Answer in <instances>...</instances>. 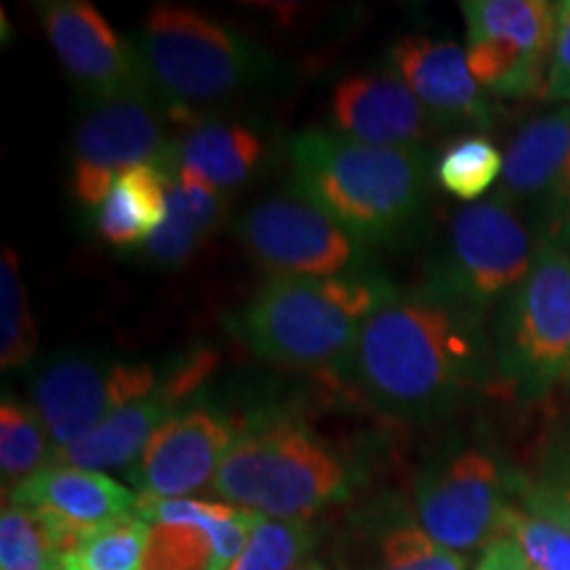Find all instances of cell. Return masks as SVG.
Returning a JSON list of instances; mask_svg holds the SVG:
<instances>
[{
	"instance_id": "7a4b0ae2",
	"label": "cell",
	"mask_w": 570,
	"mask_h": 570,
	"mask_svg": "<svg viewBox=\"0 0 570 570\" xmlns=\"http://www.w3.org/2000/svg\"><path fill=\"white\" fill-rule=\"evenodd\" d=\"M288 154L298 194L362 244L402 235L425 204L428 156L417 146H370L309 127Z\"/></svg>"
},
{
	"instance_id": "ba28073f",
	"label": "cell",
	"mask_w": 570,
	"mask_h": 570,
	"mask_svg": "<svg viewBox=\"0 0 570 570\" xmlns=\"http://www.w3.org/2000/svg\"><path fill=\"white\" fill-rule=\"evenodd\" d=\"M468 67L494 96L544 92L550 71L558 3L544 0H465Z\"/></svg>"
},
{
	"instance_id": "8992f818",
	"label": "cell",
	"mask_w": 570,
	"mask_h": 570,
	"mask_svg": "<svg viewBox=\"0 0 570 570\" xmlns=\"http://www.w3.org/2000/svg\"><path fill=\"white\" fill-rule=\"evenodd\" d=\"M494 370L523 402L570 381V252L539 246L531 273L499 304Z\"/></svg>"
},
{
	"instance_id": "7c38bea8",
	"label": "cell",
	"mask_w": 570,
	"mask_h": 570,
	"mask_svg": "<svg viewBox=\"0 0 570 570\" xmlns=\"http://www.w3.org/2000/svg\"><path fill=\"white\" fill-rule=\"evenodd\" d=\"M173 146L148 98L92 101L71 140V194L101 206L114 180L140 164H161Z\"/></svg>"
},
{
	"instance_id": "4fadbf2b",
	"label": "cell",
	"mask_w": 570,
	"mask_h": 570,
	"mask_svg": "<svg viewBox=\"0 0 570 570\" xmlns=\"http://www.w3.org/2000/svg\"><path fill=\"white\" fill-rule=\"evenodd\" d=\"M40 19L63 69L92 101L148 98L138 48L114 30L101 11L85 0H53L40 6Z\"/></svg>"
},
{
	"instance_id": "836d02e7",
	"label": "cell",
	"mask_w": 570,
	"mask_h": 570,
	"mask_svg": "<svg viewBox=\"0 0 570 570\" xmlns=\"http://www.w3.org/2000/svg\"><path fill=\"white\" fill-rule=\"evenodd\" d=\"M547 101H570V0L558 3V32L544 85Z\"/></svg>"
},
{
	"instance_id": "74e56055",
	"label": "cell",
	"mask_w": 570,
	"mask_h": 570,
	"mask_svg": "<svg viewBox=\"0 0 570 570\" xmlns=\"http://www.w3.org/2000/svg\"><path fill=\"white\" fill-rule=\"evenodd\" d=\"M59 570H63V568H59Z\"/></svg>"
},
{
	"instance_id": "8d00e7d4",
	"label": "cell",
	"mask_w": 570,
	"mask_h": 570,
	"mask_svg": "<svg viewBox=\"0 0 570 570\" xmlns=\"http://www.w3.org/2000/svg\"><path fill=\"white\" fill-rule=\"evenodd\" d=\"M568 386H570V381H568Z\"/></svg>"
},
{
	"instance_id": "30bf717a",
	"label": "cell",
	"mask_w": 570,
	"mask_h": 570,
	"mask_svg": "<svg viewBox=\"0 0 570 570\" xmlns=\"http://www.w3.org/2000/svg\"><path fill=\"white\" fill-rule=\"evenodd\" d=\"M246 254L275 277L362 273L365 248L304 196L262 198L235 223Z\"/></svg>"
},
{
	"instance_id": "3957f363",
	"label": "cell",
	"mask_w": 570,
	"mask_h": 570,
	"mask_svg": "<svg viewBox=\"0 0 570 570\" xmlns=\"http://www.w3.org/2000/svg\"><path fill=\"white\" fill-rule=\"evenodd\" d=\"M396 298L370 273L338 277H273L238 320V333L256 356L291 370L336 367L370 317Z\"/></svg>"
},
{
	"instance_id": "9c48e42d",
	"label": "cell",
	"mask_w": 570,
	"mask_h": 570,
	"mask_svg": "<svg viewBox=\"0 0 570 570\" xmlns=\"http://www.w3.org/2000/svg\"><path fill=\"white\" fill-rule=\"evenodd\" d=\"M510 489L515 475L504 473L494 454L458 449L420 475L415 487L417 525L446 550L468 554L487 550L502 537Z\"/></svg>"
},
{
	"instance_id": "d6a6232c",
	"label": "cell",
	"mask_w": 570,
	"mask_h": 570,
	"mask_svg": "<svg viewBox=\"0 0 570 570\" xmlns=\"http://www.w3.org/2000/svg\"><path fill=\"white\" fill-rule=\"evenodd\" d=\"M539 246H554L570 252V159L566 164L558 188L537 219Z\"/></svg>"
},
{
	"instance_id": "ffe728a7",
	"label": "cell",
	"mask_w": 570,
	"mask_h": 570,
	"mask_svg": "<svg viewBox=\"0 0 570 570\" xmlns=\"http://www.w3.org/2000/svg\"><path fill=\"white\" fill-rule=\"evenodd\" d=\"M262 159V140L254 130L235 122H198L173 146L169 173L209 185L217 194L238 188Z\"/></svg>"
},
{
	"instance_id": "2e32d148",
	"label": "cell",
	"mask_w": 570,
	"mask_h": 570,
	"mask_svg": "<svg viewBox=\"0 0 570 570\" xmlns=\"http://www.w3.org/2000/svg\"><path fill=\"white\" fill-rule=\"evenodd\" d=\"M391 63L431 119L446 125H489L491 104L458 42L410 35L394 46Z\"/></svg>"
},
{
	"instance_id": "f546056e",
	"label": "cell",
	"mask_w": 570,
	"mask_h": 570,
	"mask_svg": "<svg viewBox=\"0 0 570 570\" xmlns=\"http://www.w3.org/2000/svg\"><path fill=\"white\" fill-rule=\"evenodd\" d=\"M214 541L202 525L151 523L142 570H212Z\"/></svg>"
},
{
	"instance_id": "8fae6325",
	"label": "cell",
	"mask_w": 570,
	"mask_h": 570,
	"mask_svg": "<svg viewBox=\"0 0 570 570\" xmlns=\"http://www.w3.org/2000/svg\"><path fill=\"white\" fill-rule=\"evenodd\" d=\"M159 383L151 365L59 356L32 383V410L46 425L53 452L80 444L106 420L130 407Z\"/></svg>"
},
{
	"instance_id": "277c9868",
	"label": "cell",
	"mask_w": 570,
	"mask_h": 570,
	"mask_svg": "<svg viewBox=\"0 0 570 570\" xmlns=\"http://www.w3.org/2000/svg\"><path fill=\"white\" fill-rule=\"evenodd\" d=\"M219 502L277 520H309L348 494V470L296 420L254 417L214 475Z\"/></svg>"
},
{
	"instance_id": "9a60e30c",
	"label": "cell",
	"mask_w": 570,
	"mask_h": 570,
	"mask_svg": "<svg viewBox=\"0 0 570 570\" xmlns=\"http://www.w3.org/2000/svg\"><path fill=\"white\" fill-rule=\"evenodd\" d=\"M217 356L212 352H196L180 360L173 373L159 377L151 394H146L130 407L106 420L101 428L85 436L80 444L63 449L56 454V462L82 470H130L142 458L151 439L169 423L175 415H180L177 407L202 386L204 377L212 373Z\"/></svg>"
},
{
	"instance_id": "5bb4252c",
	"label": "cell",
	"mask_w": 570,
	"mask_h": 570,
	"mask_svg": "<svg viewBox=\"0 0 570 570\" xmlns=\"http://www.w3.org/2000/svg\"><path fill=\"white\" fill-rule=\"evenodd\" d=\"M235 425L223 412L190 407L161 428L142 458L127 470L135 494L156 499H190L212 489L214 475L233 446Z\"/></svg>"
},
{
	"instance_id": "d4e9b609",
	"label": "cell",
	"mask_w": 570,
	"mask_h": 570,
	"mask_svg": "<svg viewBox=\"0 0 570 570\" xmlns=\"http://www.w3.org/2000/svg\"><path fill=\"white\" fill-rule=\"evenodd\" d=\"M63 552L42 512L6 499L0 512V570H59Z\"/></svg>"
},
{
	"instance_id": "f1b7e54d",
	"label": "cell",
	"mask_w": 570,
	"mask_h": 570,
	"mask_svg": "<svg viewBox=\"0 0 570 570\" xmlns=\"http://www.w3.org/2000/svg\"><path fill=\"white\" fill-rule=\"evenodd\" d=\"M0 365L3 370L27 365L38 346V331L27 304L19 256L11 246L3 248L0 262Z\"/></svg>"
},
{
	"instance_id": "1f68e13d",
	"label": "cell",
	"mask_w": 570,
	"mask_h": 570,
	"mask_svg": "<svg viewBox=\"0 0 570 570\" xmlns=\"http://www.w3.org/2000/svg\"><path fill=\"white\" fill-rule=\"evenodd\" d=\"M502 537L518 541L537 570H570V533L550 520L510 504L502 520Z\"/></svg>"
},
{
	"instance_id": "cb8c5ba5",
	"label": "cell",
	"mask_w": 570,
	"mask_h": 570,
	"mask_svg": "<svg viewBox=\"0 0 570 570\" xmlns=\"http://www.w3.org/2000/svg\"><path fill=\"white\" fill-rule=\"evenodd\" d=\"M56 452L38 412L19 399L3 396L0 404V475L3 489L11 491L53 465Z\"/></svg>"
},
{
	"instance_id": "44dd1931",
	"label": "cell",
	"mask_w": 570,
	"mask_h": 570,
	"mask_svg": "<svg viewBox=\"0 0 570 570\" xmlns=\"http://www.w3.org/2000/svg\"><path fill=\"white\" fill-rule=\"evenodd\" d=\"M169 209V169L164 164H140L114 180L98 206L96 230L106 244L127 248L148 244Z\"/></svg>"
},
{
	"instance_id": "7402d4cb",
	"label": "cell",
	"mask_w": 570,
	"mask_h": 570,
	"mask_svg": "<svg viewBox=\"0 0 570 570\" xmlns=\"http://www.w3.org/2000/svg\"><path fill=\"white\" fill-rule=\"evenodd\" d=\"M223 194L198 180L169 173L167 219L148 238V256L159 265H185L196 254V248L217 230L223 223Z\"/></svg>"
},
{
	"instance_id": "e0dca14e",
	"label": "cell",
	"mask_w": 570,
	"mask_h": 570,
	"mask_svg": "<svg viewBox=\"0 0 570 570\" xmlns=\"http://www.w3.org/2000/svg\"><path fill=\"white\" fill-rule=\"evenodd\" d=\"M331 117L346 138L396 148L415 146L431 125L428 111L394 71L341 80L331 98Z\"/></svg>"
},
{
	"instance_id": "d590c367",
	"label": "cell",
	"mask_w": 570,
	"mask_h": 570,
	"mask_svg": "<svg viewBox=\"0 0 570 570\" xmlns=\"http://www.w3.org/2000/svg\"><path fill=\"white\" fill-rule=\"evenodd\" d=\"M294 570H331V568L320 566V562H302V566L294 568Z\"/></svg>"
},
{
	"instance_id": "ac0fdd59",
	"label": "cell",
	"mask_w": 570,
	"mask_h": 570,
	"mask_svg": "<svg viewBox=\"0 0 570 570\" xmlns=\"http://www.w3.org/2000/svg\"><path fill=\"white\" fill-rule=\"evenodd\" d=\"M6 499L21 508L46 512L77 531H96L135 518L140 508V497L106 473L61 462L42 468L38 475L6 494Z\"/></svg>"
},
{
	"instance_id": "e575fe53",
	"label": "cell",
	"mask_w": 570,
	"mask_h": 570,
	"mask_svg": "<svg viewBox=\"0 0 570 570\" xmlns=\"http://www.w3.org/2000/svg\"><path fill=\"white\" fill-rule=\"evenodd\" d=\"M475 570H537V568H533V562L525 558V552L520 550L518 541H512L510 537H497L487 550H483Z\"/></svg>"
},
{
	"instance_id": "83f0119b",
	"label": "cell",
	"mask_w": 570,
	"mask_h": 570,
	"mask_svg": "<svg viewBox=\"0 0 570 570\" xmlns=\"http://www.w3.org/2000/svg\"><path fill=\"white\" fill-rule=\"evenodd\" d=\"M504 154L483 135H470L446 148L436 164V180L460 202H479L502 177Z\"/></svg>"
},
{
	"instance_id": "603a6c76",
	"label": "cell",
	"mask_w": 570,
	"mask_h": 570,
	"mask_svg": "<svg viewBox=\"0 0 570 570\" xmlns=\"http://www.w3.org/2000/svg\"><path fill=\"white\" fill-rule=\"evenodd\" d=\"M520 508L570 533V425L541 446L531 473L515 475Z\"/></svg>"
},
{
	"instance_id": "6da1fadb",
	"label": "cell",
	"mask_w": 570,
	"mask_h": 570,
	"mask_svg": "<svg viewBox=\"0 0 570 570\" xmlns=\"http://www.w3.org/2000/svg\"><path fill=\"white\" fill-rule=\"evenodd\" d=\"M491 360L481 312L423 291L383 304L333 375L386 415L431 420L479 391Z\"/></svg>"
},
{
	"instance_id": "484cf974",
	"label": "cell",
	"mask_w": 570,
	"mask_h": 570,
	"mask_svg": "<svg viewBox=\"0 0 570 570\" xmlns=\"http://www.w3.org/2000/svg\"><path fill=\"white\" fill-rule=\"evenodd\" d=\"M151 523L140 515L88 531L63 558V570H142Z\"/></svg>"
},
{
	"instance_id": "4dcf8cb0",
	"label": "cell",
	"mask_w": 570,
	"mask_h": 570,
	"mask_svg": "<svg viewBox=\"0 0 570 570\" xmlns=\"http://www.w3.org/2000/svg\"><path fill=\"white\" fill-rule=\"evenodd\" d=\"M375 570H468V558L446 550L417 523H412L396 525L383 537Z\"/></svg>"
},
{
	"instance_id": "52a82bcc",
	"label": "cell",
	"mask_w": 570,
	"mask_h": 570,
	"mask_svg": "<svg viewBox=\"0 0 570 570\" xmlns=\"http://www.w3.org/2000/svg\"><path fill=\"white\" fill-rule=\"evenodd\" d=\"M537 252L529 227L502 198L468 204L452 217L446 252L425 291L483 312L525 281Z\"/></svg>"
},
{
	"instance_id": "5b68a950",
	"label": "cell",
	"mask_w": 570,
	"mask_h": 570,
	"mask_svg": "<svg viewBox=\"0 0 570 570\" xmlns=\"http://www.w3.org/2000/svg\"><path fill=\"white\" fill-rule=\"evenodd\" d=\"M138 56L154 88L175 109L219 104L265 75V56L223 21L185 6H156L142 21Z\"/></svg>"
},
{
	"instance_id": "d6986e66",
	"label": "cell",
	"mask_w": 570,
	"mask_h": 570,
	"mask_svg": "<svg viewBox=\"0 0 570 570\" xmlns=\"http://www.w3.org/2000/svg\"><path fill=\"white\" fill-rule=\"evenodd\" d=\"M570 159V106L525 122L504 154L499 194L512 209L544 212Z\"/></svg>"
},
{
	"instance_id": "4316f807",
	"label": "cell",
	"mask_w": 570,
	"mask_h": 570,
	"mask_svg": "<svg viewBox=\"0 0 570 570\" xmlns=\"http://www.w3.org/2000/svg\"><path fill=\"white\" fill-rule=\"evenodd\" d=\"M315 547L306 520H277L256 512L246 547L225 570H294Z\"/></svg>"
}]
</instances>
